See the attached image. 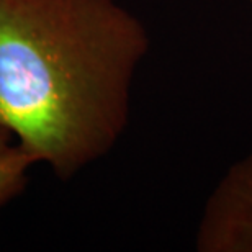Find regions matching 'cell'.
I'll return each instance as SVG.
<instances>
[{
  "instance_id": "cell-1",
  "label": "cell",
  "mask_w": 252,
  "mask_h": 252,
  "mask_svg": "<svg viewBox=\"0 0 252 252\" xmlns=\"http://www.w3.org/2000/svg\"><path fill=\"white\" fill-rule=\"evenodd\" d=\"M149 49L120 0H0V122L70 180L122 139Z\"/></svg>"
},
{
  "instance_id": "cell-2",
  "label": "cell",
  "mask_w": 252,
  "mask_h": 252,
  "mask_svg": "<svg viewBox=\"0 0 252 252\" xmlns=\"http://www.w3.org/2000/svg\"><path fill=\"white\" fill-rule=\"evenodd\" d=\"M195 248L198 252H252V153L236 160L206 198Z\"/></svg>"
},
{
  "instance_id": "cell-3",
  "label": "cell",
  "mask_w": 252,
  "mask_h": 252,
  "mask_svg": "<svg viewBox=\"0 0 252 252\" xmlns=\"http://www.w3.org/2000/svg\"><path fill=\"white\" fill-rule=\"evenodd\" d=\"M38 160L15 144L0 158V208L18 196L28 184V172Z\"/></svg>"
},
{
  "instance_id": "cell-4",
  "label": "cell",
  "mask_w": 252,
  "mask_h": 252,
  "mask_svg": "<svg viewBox=\"0 0 252 252\" xmlns=\"http://www.w3.org/2000/svg\"><path fill=\"white\" fill-rule=\"evenodd\" d=\"M15 138H13V134H12V131H10L7 126H5L2 122H0V158H2V156H5L8 153L10 149L13 148L15 144L17 143H12Z\"/></svg>"
},
{
  "instance_id": "cell-5",
  "label": "cell",
  "mask_w": 252,
  "mask_h": 252,
  "mask_svg": "<svg viewBox=\"0 0 252 252\" xmlns=\"http://www.w3.org/2000/svg\"><path fill=\"white\" fill-rule=\"evenodd\" d=\"M249 2H251V3H252V0H249Z\"/></svg>"
}]
</instances>
